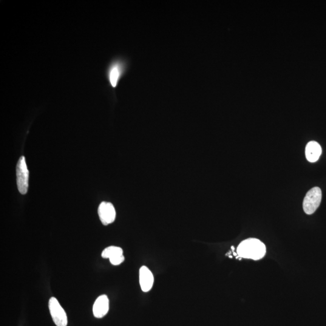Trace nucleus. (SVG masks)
Returning <instances> with one entry per match:
<instances>
[{
  "label": "nucleus",
  "instance_id": "1",
  "mask_svg": "<svg viewBox=\"0 0 326 326\" xmlns=\"http://www.w3.org/2000/svg\"><path fill=\"white\" fill-rule=\"evenodd\" d=\"M265 253L264 243L254 238L242 241L237 248L238 256L246 259L260 260L264 257Z\"/></svg>",
  "mask_w": 326,
  "mask_h": 326
},
{
  "label": "nucleus",
  "instance_id": "3",
  "mask_svg": "<svg viewBox=\"0 0 326 326\" xmlns=\"http://www.w3.org/2000/svg\"><path fill=\"white\" fill-rule=\"evenodd\" d=\"M322 198L321 189L316 187L307 193L303 200V208L307 215L314 214L319 208Z\"/></svg>",
  "mask_w": 326,
  "mask_h": 326
},
{
  "label": "nucleus",
  "instance_id": "6",
  "mask_svg": "<svg viewBox=\"0 0 326 326\" xmlns=\"http://www.w3.org/2000/svg\"><path fill=\"white\" fill-rule=\"evenodd\" d=\"M104 259H109L112 265H120L124 261L123 250L118 246H110L104 249L101 254Z\"/></svg>",
  "mask_w": 326,
  "mask_h": 326
},
{
  "label": "nucleus",
  "instance_id": "2",
  "mask_svg": "<svg viewBox=\"0 0 326 326\" xmlns=\"http://www.w3.org/2000/svg\"><path fill=\"white\" fill-rule=\"evenodd\" d=\"M29 172L25 157L19 158L16 165V183L18 191L22 195L26 194L29 187Z\"/></svg>",
  "mask_w": 326,
  "mask_h": 326
},
{
  "label": "nucleus",
  "instance_id": "5",
  "mask_svg": "<svg viewBox=\"0 0 326 326\" xmlns=\"http://www.w3.org/2000/svg\"><path fill=\"white\" fill-rule=\"evenodd\" d=\"M98 215L102 224L108 225L114 222L116 212L112 204L102 202L99 206Z\"/></svg>",
  "mask_w": 326,
  "mask_h": 326
},
{
  "label": "nucleus",
  "instance_id": "4",
  "mask_svg": "<svg viewBox=\"0 0 326 326\" xmlns=\"http://www.w3.org/2000/svg\"><path fill=\"white\" fill-rule=\"evenodd\" d=\"M49 308L53 321L57 326H67V314L55 297H51L49 301Z\"/></svg>",
  "mask_w": 326,
  "mask_h": 326
},
{
  "label": "nucleus",
  "instance_id": "10",
  "mask_svg": "<svg viewBox=\"0 0 326 326\" xmlns=\"http://www.w3.org/2000/svg\"><path fill=\"white\" fill-rule=\"evenodd\" d=\"M322 153V147L316 141H310L306 147V157L311 163L316 162L318 161Z\"/></svg>",
  "mask_w": 326,
  "mask_h": 326
},
{
  "label": "nucleus",
  "instance_id": "9",
  "mask_svg": "<svg viewBox=\"0 0 326 326\" xmlns=\"http://www.w3.org/2000/svg\"><path fill=\"white\" fill-rule=\"evenodd\" d=\"M124 67V64L120 61L115 62L110 65L108 75L110 86L113 88L117 86L118 82L123 75Z\"/></svg>",
  "mask_w": 326,
  "mask_h": 326
},
{
  "label": "nucleus",
  "instance_id": "8",
  "mask_svg": "<svg viewBox=\"0 0 326 326\" xmlns=\"http://www.w3.org/2000/svg\"><path fill=\"white\" fill-rule=\"evenodd\" d=\"M109 300L107 295H102L98 297L93 305V312L96 318H103L109 313Z\"/></svg>",
  "mask_w": 326,
  "mask_h": 326
},
{
  "label": "nucleus",
  "instance_id": "7",
  "mask_svg": "<svg viewBox=\"0 0 326 326\" xmlns=\"http://www.w3.org/2000/svg\"><path fill=\"white\" fill-rule=\"evenodd\" d=\"M139 282L141 290L144 293L151 291L154 286V275L146 266H141L139 271Z\"/></svg>",
  "mask_w": 326,
  "mask_h": 326
}]
</instances>
